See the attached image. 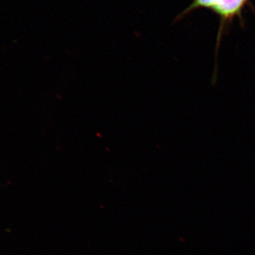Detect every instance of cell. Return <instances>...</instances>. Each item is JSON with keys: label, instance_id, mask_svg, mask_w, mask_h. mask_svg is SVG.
I'll list each match as a JSON object with an SVG mask.
<instances>
[{"label": "cell", "instance_id": "1", "mask_svg": "<svg viewBox=\"0 0 255 255\" xmlns=\"http://www.w3.org/2000/svg\"><path fill=\"white\" fill-rule=\"evenodd\" d=\"M246 6H252L251 0H192V2L177 17V20L184 18L186 15L198 9H209L217 15L220 19L218 32L216 53L219 51L220 43L228 24H231L235 18H239L241 23L244 22L243 13Z\"/></svg>", "mask_w": 255, "mask_h": 255}]
</instances>
